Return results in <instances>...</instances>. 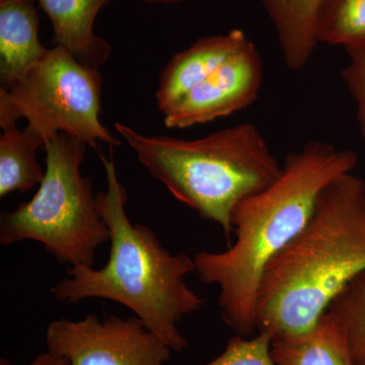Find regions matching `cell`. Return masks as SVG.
I'll use <instances>...</instances> for the list:
<instances>
[{
    "label": "cell",
    "mask_w": 365,
    "mask_h": 365,
    "mask_svg": "<svg viewBox=\"0 0 365 365\" xmlns=\"http://www.w3.org/2000/svg\"><path fill=\"white\" fill-rule=\"evenodd\" d=\"M248 40L244 31L232 29L225 34L201 38L175 54L158 78V109L163 115L172 110Z\"/></svg>",
    "instance_id": "9"
},
{
    "label": "cell",
    "mask_w": 365,
    "mask_h": 365,
    "mask_svg": "<svg viewBox=\"0 0 365 365\" xmlns=\"http://www.w3.org/2000/svg\"><path fill=\"white\" fill-rule=\"evenodd\" d=\"M115 129L151 177L201 218L217 223L227 239L234 234L237 206L270 186L282 169L248 122L193 140L144 135L120 122Z\"/></svg>",
    "instance_id": "4"
},
{
    "label": "cell",
    "mask_w": 365,
    "mask_h": 365,
    "mask_svg": "<svg viewBox=\"0 0 365 365\" xmlns=\"http://www.w3.org/2000/svg\"><path fill=\"white\" fill-rule=\"evenodd\" d=\"M263 63L251 40L163 115L168 128L210 123L250 107L259 97Z\"/></svg>",
    "instance_id": "8"
},
{
    "label": "cell",
    "mask_w": 365,
    "mask_h": 365,
    "mask_svg": "<svg viewBox=\"0 0 365 365\" xmlns=\"http://www.w3.org/2000/svg\"><path fill=\"white\" fill-rule=\"evenodd\" d=\"M364 273L365 182L350 173L321 192L309 222L264 271L257 331L272 342L306 335Z\"/></svg>",
    "instance_id": "2"
},
{
    "label": "cell",
    "mask_w": 365,
    "mask_h": 365,
    "mask_svg": "<svg viewBox=\"0 0 365 365\" xmlns=\"http://www.w3.org/2000/svg\"><path fill=\"white\" fill-rule=\"evenodd\" d=\"M44 144L31 132L18 126L4 130L0 136V197L14 191L23 193L40 185L45 170L37 158Z\"/></svg>",
    "instance_id": "14"
},
{
    "label": "cell",
    "mask_w": 365,
    "mask_h": 365,
    "mask_svg": "<svg viewBox=\"0 0 365 365\" xmlns=\"http://www.w3.org/2000/svg\"><path fill=\"white\" fill-rule=\"evenodd\" d=\"M329 309L344 327L354 359H365V273L350 283Z\"/></svg>",
    "instance_id": "16"
},
{
    "label": "cell",
    "mask_w": 365,
    "mask_h": 365,
    "mask_svg": "<svg viewBox=\"0 0 365 365\" xmlns=\"http://www.w3.org/2000/svg\"><path fill=\"white\" fill-rule=\"evenodd\" d=\"M53 29L52 44L71 53L81 63L98 69L111 55L109 43L96 35L98 13L113 0H36Z\"/></svg>",
    "instance_id": "10"
},
{
    "label": "cell",
    "mask_w": 365,
    "mask_h": 365,
    "mask_svg": "<svg viewBox=\"0 0 365 365\" xmlns=\"http://www.w3.org/2000/svg\"><path fill=\"white\" fill-rule=\"evenodd\" d=\"M102 160L107 190L96 194V201L109 228V259L102 269L71 266L68 277L59 281L52 294L66 304L88 299L118 302L133 312L172 351H184L188 340L178 324L203 304L185 281L195 272L194 258L182 252L170 253L151 228L130 222L125 209L127 192L118 179L114 160Z\"/></svg>",
    "instance_id": "3"
},
{
    "label": "cell",
    "mask_w": 365,
    "mask_h": 365,
    "mask_svg": "<svg viewBox=\"0 0 365 365\" xmlns=\"http://www.w3.org/2000/svg\"><path fill=\"white\" fill-rule=\"evenodd\" d=\"M148 4H162V6H172V4H182L188 0H140Z\"/></svg>",
    "instance_id": "20"
},
{
    "label": "cell",
    "mask_w": 365,
    "mask_h": 365,
    "mask_svg": "<svg viewBox=\"0 0 365 365\" xmlns=\"http://www.w3.org/2000/svg\"><path fill=\"white\" fill-rule=\"evenodd\" d=\"M277 34L285 66L300 71L313 56L317 16L323 0H262Z\"/></svg>",
    "instance_id": "13"
},
{
    "label": "cell",
    "mask_w": 365,
    "mask_h": 365,
    "mask_svg": "<svg viewBox=\"0 0 365 365\" xmlns=\"http://www.w3.org/2000/svg\"><path fill=\"white\" fill-rule=\"evenodd\" d=\"M357 163L354 151L318 140L288 153L277 179L235 209L234 244L193 257L199 280L220 289L222 321L237 335L257 331V297L268 264L309 222L321 192Z\"/></svg>",
    "instance_id": "1"
},
{
    "label": "cell",
    "mask_w": 365,
    "mask_h": 365,
    "mask_svg": "<svg viewBox=\"0 0 365 365\" xmlns=\"http://www.w3.org/2000/svg\"><path fill=\"white\" fill-rule=\"evenodd\" d=\"M46 345L69 365H163L172 354L136 316L112 314L101 321L90 314L78 322L57 319L47 327Z\"/></svg>",
    "instance_id": "7"
},
{
    "label": "cell",
    "mask_w": 365,
    "mask_h": 365,
    "mask_svg": "<svg viewBox=\"0 0 365 365\" xmlns=\"http://www.w3.org/2000/svg\"><path fill=\"white\" fill-rule=\"evenodd\" d=\"M36 0H0V83L7 90L44 58Z\"/></svg>",
    "instance_id": "11"
},
{
    "label": "cell",
    "mask_w": 365,
    "mask_h": 365,
    "mask_svg": "<svg viewBox=\"0 0 365 365\" xmlns=\"http://www.w3.org/2000/svg\"><path fill=\"white\" fill-rule=\"evenodd\" d=\"M316 38L318 43L343 47L365 41V0H323Z\"/></svg>",
    "instance_id": "15"
},
{
    "label": "cell",
    "mask_w": 365,
    "mask_h": 365,
    "mask_svg": "<svg viewBox=\"0 0 365 365\" xmlns=\"http://www.w3.org/2000/svg\"><path fill=\"white\" fill-rule=\"evenodd\" d=\"M349 64L341 71V76L357 105V122L365 143V41L344 46Z\"/></svg>",
    "instance_id": "18"
},
{
    "label": "cell",
    "mask_w": 365,
    "mask_h": 365,
    "mask_svg": "<svg viewBox=\"0 0 365 365\" xmlns=\"http://www.w3.org/2000/svg\"><path fill=\"white\" fill-rule=\"evenodd\" d=\"M0 365H19L14 364L9 360L1 359L0 360ZM23 365H69L68 360L64 357L59 356L51 351H46L40 354L39 356L36 357L30 364Z\"/></svg>",
    "instance_id": "19"
},
{
    "label": "cell",
    "mask_w": 365,
    "mask_h": 365,
    "mask_svg": "<svg viewBox=\"0 0 365 365\" xmlns=\"http://www.w3.org/2000/svg\"><path fill=\"white\" fill-rule=\"evenodd\" d=\"M356 365H365V359H354Z\"/></svg>",
    "instance_id": "21"
},
{
    "label": "cell",
    "mask_w": 365,
    "mask_h": 365,
    "mask_svg": "<svg viewBox=\"0 0 365 365\" xmlns=\"http://www.w3.org/2000/svg\"><path fill=\"white\" fill-rule=\"evenodd\" d=\"M102 88L98 69L53 47L11 88H0V127L6 130L26 119L25 129L44 146L61 133L88 148L121 145L98 117Z\"/></svg>",
    "instance_id": "6"
},
{
    "label": "cell",
    "mask_w": 365,
    "mask_h": 365,
    "mask_svg": "<svg viewBox=\"0 0 365 365\" xmlns=\"http://www.w3.org/2000/svg\"><path fill=\"white\" fill-rule=\"evenodd\" d=\"M88 148L63 133L46 144L44 179L30 201L2 213L1 246L31 240L60 263L93 267L110 232L98 212L93 181L81 175Z\"/></svg>",
    "instance_id": "5"
},
{
    "label": "cell",
    "mask_w": 365,
    "mask_h": 365,
    "mask_svg": "<svg viewBox=\"0 0 365 365\" xmlns=\"http://www.w3.org/2000/svg\"><path fill=\"white\" fill-rule=\"evenodd\" d=\"M204 365H278L272 356V338L258 332L256 337L247 339L235 336L228 341L225 351L212 361Z\"/></svg>",
    "instance_id": "17"
},
{
    "label": "cell",
    "mask_w": 365,
    "mask_h": 365,
    "mask_svg": "<svg viewBox=\"0 0 365 365\" xmlns=\"http://www.w3.org/2000/svg\"><path fill=\"white\" fill-rule=\"evenodd\" d=\"M272 356L278 365H356L344 327L330 309L306 335L272 342Z\"/></svg>",
    "instance_id": "12"
}]
</instances>
